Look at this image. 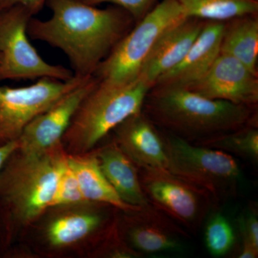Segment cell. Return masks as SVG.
Here are the masks:
<instances>
[{"instance_id": "6da1fadb", "label": "cell", "mask_w": 258, "mask_h": 258, "mask_svg": "<svg viewBox=\"0 0 258 258\" xmlns=\"http://www.w3.org/2000/svg\"><path fill=\"white\" fill-rule=\"evenodd\" d=\"M48 20L32 18L28 36L62 51L76 76H93L134 21L119 7L98 9L79 0H47Z\"/></svg>"}, {"instance_id": "7a4b0ae2", "label": "cell", "mask_w": 258, "mask_h": 258, "mask_svg": "<svg viewBox=\"0 0 258 258\" xmlns=\"http://www.w3.org/2000/svg\"><path fill=\"white\" fill-rule=\"evenodd\" d=\"M68 161L62 142L35 153H13L0 171V222L5 242L15 225L36 220L50 208Z\"/></svg>"}, {"instance_id": "3957f363", "label": "cell", "mask_w": 258, "mask_h": 258, "mask_svg": "<svg viewBox=\"0 0 258 258\" xmlns=\"http://www.w3.org/2000/svg\"><path fill=\"white\" fill-rule=\"evenodd\" d=\"M147 110L150 119L168 134L196 145L240 130L252 118L249 106L210 99L182 88H157Z\"/></svg>"}, {"instance_id": "277c9868", "label": "cell", "mask_w": 258, "mask_h": 258, "mask_svg": "<svg viewBox=\"0 0 258 258\" xmlns=\"http://www.w3.org/2000/svg\"><path fill=\"white\" fill-rule=\"evenodd\" d=\"M152 88L140 77L121 84L98 81L81 102L64 132L62 138L64 150L69 154L91 152L117 125L142 111Z\"/></svg>"}, {"instance_id": "5b68a950", "label": "cell", "mask_w": 258, "mask_h": 258, "mask_svg": "<svg viewBox=\"0 0 258 258\" xmlns=\"http://www.w3.org/2000/svg\"><path fill=\"white\" fill-rule=\"evenodd\" d=\"M164 135L169 172L206 190L217 205L236 197L242 173L232 155L189 143L172 134Z\"/></svg>"}, {"instance_id": "8992f818", "label": "cell", "mask_w": 258, "mask_h": 258, "mask_svg": "<svg viewBox=\"0 0 258 258\" xmlns=\"http://www.w3.org/2000/svg\"><path fill=\"white\" fill-rule=\"evenodd\" d=\"M184 18L178 0H161L115 45L93 76L98 81L114 84L137 79L159 37Z\"/></svg>"}, {"instance_id": "52a82bcc", "label": "cell", "mask_w": 258, "mask_h": 258, "mask_svg": "<svg viewBox=\"0 0 258 258\" xmlns=\"http://www.w3.org/2000/svg\"><path fill=\"white\" fill-rule=\"evenodd\" d=\"M32 18L29 10L20 5L0 10V81L73 79L71 69L46 62L32 45L28 34Z\"/></svg>"}, {"instance_id": "ba28073f", "label": "cell", "mask_w": 258, "mask_h": 258, "mask_svg": "<svg viewBox=\"0 0 258 258\" xmlns=\"http://www.w3.org/2000/svg\"><path fill=\"white\" fill-rule=\"evenodd\" d=\"M139 173L149 203L185 230L198 232L217 205L206 190L169 171L139 168Z\"/></svg>"}, {"instance_id": "9c48e42d", "label": "cell", "mask_w": 258, "mask_h": 258, "mask_svg": "<svg viewBox=\"0 0 258 258\" xmlns=\"http://www.w3.org/2000/svg\"><path fill=\"white\" fill-rule=\"evenodd\" d=\"M90 77L74 76L67 81L45 78L23 87L0 86V147L18 141L34 118Z\"/></svg>"}, {"instance_id": "30bf717a", "label": "cell", "mask_w": 258, "mask_h": 258, "mask_svg": "<svg viewBox=\"0 0 258 258\" xmlns=\"http://www.w3.org/2000/svg\"><path fill=\"white\" fill-rule=\"evenodd\" d=\"M119 233L125 243L143 254L181 252L188 233L165 214L149 204L124 212Z\"/></svg>"}, {"instance_id": "8fae6325", "label": "cell", "mask_w": 258, "mask_h": 258, "mask_svg": "<svg viewBox=\"0 0 258 258\" xmlns=\"http://www.w3.org/2000/svg\"><path fill=\"white\" fill-rule=\"evenodd\" d=\"M97 83L96 78L91 76L64 95L47 111L34 118L19 139V150L24 153L43 152L62 142L64 132L80 104Z\"/></svg>"}, {"instance_id": "7c38bea8", "label": "cell", "mask_w": 258, "mask_h": 258, "mask_svg": "<svg viewBox=\"0 0 258 258\" xmlns=\"http://www.w3.org/2000/svg\"><path fill=\"white\" fill-rule=\"evenodd\" d=\"M186 89L210 99L249 107L258 101L257 74L227 54L220 53L208 73Z\"/></svg>"}, {"instance_id": "4fadbf2b", "label": "cell", "mask_w": 258, "mask_h": 258, "mask_svg": "<svg viewBox=\"0 0 258 258\" xmlns=\"http://www.w3.org/2000/svg\"><path fill=\"white\" fill-rule=\"evenodd\" d=\"M113 131L114 142L137 167L168 171L165 137L147 115H131Z\"/></svg>"}, {"instance_id": "5bb4252c", "label": "cell", "mask_w": 258, "mask_h": 258, "mask_svg": "<svg viewBox=\"0 0 258 258\" xmlns=\"http://www.w3.org/2000/svg\"><path fill=\"white\" fill-rule=\"evenodd\" d=\"M225 25L218 21H209L204 25L184 58L162 75L154 86L186 88L201 79L220 55Z\"/></svg>"}, {"instance_id": "9a60e30c", "label": "cell", "mask_w": 258, "mask_h": 258, "mask_svg": "<svg viewBox=\"0 0 258 258\" xmlns=\"http://www.w3.org/2000/svg\"><path fill=\"white\" fill-rule=\"evenodd\" d=\"M198 20L183 19L164 31L144 60L139 77L154 87L162 75L179 64L203 28Z\"/></svg>"}, {"instance_id": "2e32d148", "label": "cell", "mask_w": 258, "mask_h": 258, "mask_svg": "<svg viewBox=\"0 0 258 258\" xmlns=\"http://www.w3.org/2000/svg\"><path fill=\"white\" fill-rule=\"evenodd\" d=\"M96 153L103 174L122 201L134 207L150 204L141 184L139 168L115 142Z\"/></svg>"}, {"instance_id": "e0dca14e", "label": "cell", "mask_w": 258, "mask_h": 258, "mask_svg": "<svg viewBox=\"0 0 258 258\" xmlns=\"http://www.w3.org/2000/svg\"><path fill=\"white\" fill-rule=\"evenodd\" d=\"M68 162L77 178L83 197L88 203L105 204L124 212L141 208L122 201L103 174L96 152L68 154Z\"/></svg>"}, {"instance_id": "ac0fdd59", "label": "cell", "mask_w": 258, "mask_h": 258, "mask_svg": "<svg viewBox=\"0 0 258 258\" xmlns=\"http://www.w3.org/2000/svg\"><path fill=\"white\" fill-rule=\"evenodd\" d=\"M105 215L101 210L94 209L62 214L47 226V241L55 247L78 243L101 230L107 221Z\"/></svg>"}, {"instance_id": "d6986e66", "label": "cell", "mask_w": 258, "mask_h": 258, "mask_svg": "<svg viewBox=\"0 0 258 258\" xmlns=\"http://www.w3.org/2000/svg\"><path fill=\"white\" fill-rule=\"evenodd\" d=\"M220 53L232 56L257 74L258 20L255 15L232 19L230 25H225Z\"/></svg>"}, {"instance_id": "ffe728a7", "label": "cell", "mask_w": 258, "mask_h": 258, "mask_svg": "<svg viewBox=\"0 0 258 258\" xmlns=\"http://www.w3.org/2000/svg\"><path fill=\"white\" fill-rule=\"evenodd\" d=\"M185 17L223 22L256 15L258 0H178Z\"/></svg>"}, {"instance_id": "44dd1931", "label": "cell", "mask_w": 258, "mask_h": 258, "mask_svg": "<svg viewBox=\"0 0 258 258\" xmlns=\"http://www.w3.org/2000/svg\"><path fill=\"white\" fill-rule=\"evenodd\" d=\"M200 146L219 149L228 154L257 162L258 159V130L247 126L225 134Z\"/></svg>"}, {"instance_id": "7402d4cb", "label": "cell", "mask_w": 258, "mask_h": 258, "mask_svg": "<svg viewBox=\"0 0 258 258\" xmlns=\"http://www.w3.org/2000/svg\"><path fill=\"white\" fill-rule=\"evenodd\" d=\"M235 239L228 220L220 212H213L205 227V241L209 252L216 257L225 255L232 249Z\"/></svg>"}, {"instance_id": "603a6c76", "label": "cell", "mask_w": 258, "mask_h": 258, "mask_svg": "<svg viewBox=\"0 0 258 258\" xmlns=\"http://www.w3.org/2000/svg\"><path fill=\"white\" fill-rule=\"evenodd\" d=\"M83 197L77 178L67 161L66 167L61 173L55 195L50 204V208L88 204Z\"/></svg>"}, {"instance_id": "cb8c5ba5", "label": "cell", "mask_w": 258, "mask_h": 258, "mask_svg": "<svg viewBox=\"0 0 258 258\" xmlns=\"http://www.w3.org/2000/svg\"><path fill=\"white\" fill-rule=\"evenodd\" d=\"M242 248L239 258H255L258 255L257 210L250 207L239 220Z\"/></svg>"}, {"instance_id": "d4e9b609", "label": "cell", "mask_w": 258, "mask_h": 258, "mask_svg": "<svg viewBox=\"0 0 258 258\" xmlns=\"http://www.w3.org/2000/svg\"><path fill=\"white\" fill-rule=\"evenodd\" d=\"M80 2L92 6L111 3L123 8L132 15L134 21L139 22L152 10L157 0H79Z\"/></svg>"}, {"instance_id": "484cf974", "label": "cell", "mask_w": 258, "mask_h": 258, "mask_svg": "<svg viewBox=\"0 0 258 258\" xmlns=\"http://www.w3.org/2000/svg\"><path fill=\"white\" fill-rule=\"evenodd\" d=\"M47 1V0H7L3 9L13 5H20L28 10L34 17L39 12L41 11Z\"/></svg>"}, {"instance_id": "4316f807", "label": "cell", "mask_w": 258, "mask_h": 258, "mask_svg": "<svg viewBox=\"0 0 258 258\" xmlns=\"http://www.w3.org/2000/svg\"><path fill=\"white\" fill-rule=\"evenodd\" d=\"M20 148L19 141L10 142L0 147V171L3 169L6 161L10 157V156L15 152H16Z\"/></svg>"}, {"instance_id": "83f0119b", "label": "cell", "mask_w": 258, "mask_h": 258, "mask_svg": "<svg viewBox=\"0 0 258 258\" xmlns=\"http://www.w3.org/2000/svg\"><path fill=\"white\" fill-rule=\"evenodd\" d=\"M7 0H0V10H3L4 8L5 3Z\"/></svg>"}, {"instance_id": "f1b7e54d", "label": "cell", "mask_w": 258, "mask_h": 258, "mask_svg": "<svg viewBox=\"0 0 258 258\" xmlns=\"http://www.w3.org/2000/svg\"><path fill=\"white\" fill-rule=\"evenodd\" d=\"M0 61H1V55H0Z\"/></svg>"}]
</instances>
